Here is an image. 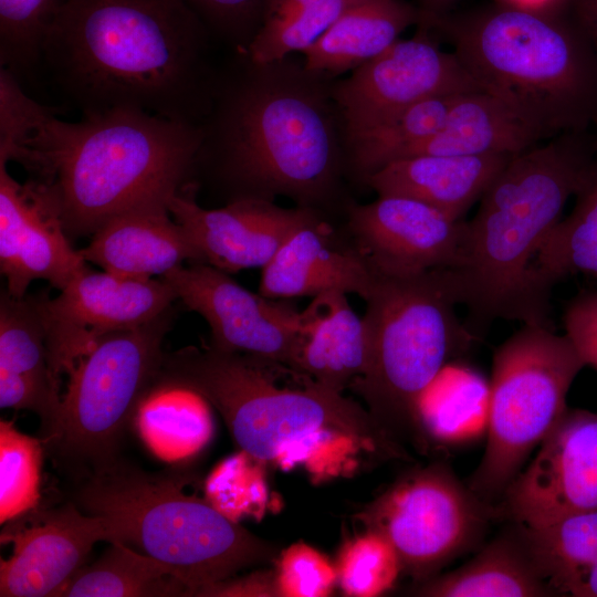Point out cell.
<instances>
[{
    "label": "cell",
    "mask_w": 597,
    "mask_h": 597,
    "mask_svg": "<svg viewBox=\"0 0 597 597\" xmlns=\"http://www.w3.org/2000/svg\"><path fill=\"white\" fill-rule=\"evenodd\" d=\"M349 227L375 271L412 275L455 264L464 220L413 198L386 195L352 207Z\"/></svg>",
    "instance_id": "19"
},
{
    "label": "cell",
    "mask_w": 597,
    "mask_h": 597,
    "mask_svg": "<svg viewBox=\"0 0 597 597\" xmlns=\"http://www.w3.org/2000/svg\"><path fill=\"white\" fill-rule=\"evenodd\" d=\"M336 583V567L325 555L305 543L292 544L279 557L274 576L279 596L325 597Z\"/></svg>",
    "instance_id": "40"
},
{
    "label": "cell",
    "mask_w": 597,
    "mask_h": 597,
    "mask_svg": "<svg viewBox=\"0 0 597 597\" xmlns=\"http://www.w3.org/2000/svg\"><path fill=\"white\" fill-rule=\"evenodd\" d=\"M447 389L434 379L413 413V441L425 449L460 448L486 436L489 385L457 370Z\"/></svg>",
    "instance_id": "27"
},
{
    "label": "cell",
    "mask_w": 597,
    "mask_h": 597,
    "mask_svg": "<svg viewBox=\"0 0 597 597\" xmlns=\"http://www.w3.org/2000/svg\"><path fill=\"white\" fill-rule=\"evenodd\" d=\"M65 0H0V65L20 83L40 66L46 33Z\"/></svg>",
    "instance_id": "35"
},
{
    "label": "cell",
    "mask_w": 597,
    "mask_h": 597,
    "mask_svg": "<svg viewBox=\"0 0 597 597\" xmlns=\"http://www.w3.org/2000/svg\"><path fill=\"white\" fill-rule=\"evenodd\" d=\"M177 300L161 277L135 279L84 272L54 298L39 296L55 378L70 373L102 336L147 324Z\"/></svg>",
    "instance_id": "13"
},
{
    "label": "cell",
    "mask_w": 597,
    "mask_h": 597,
    "mask_svg": "<svg viewBox=\"0 0 597 597\" xmlns=\"http://www.w3.org/2000/svg\"><path fill=\"white\" fill-rule=\"evenodd\" d=\"M482 544L460 567L434 575L415 590L432 597H549L557 596L536 565L521 525Z\"/></svg>",
    "instance_id": "24"
},
{
    "label": "cell",
    "mask_w": 597,
    "mask_h": 597,
    "mask_svg": "<svg viewBox=\"0 0 597 597\" xmlns=\"http://www.w3.org/2000/svg\"><path fill=\"white\" fill-rule=\"evenodd\" d=\"M585 367L569 338L524 325L493 355L486 444L468 486L495 505L566 411L568 390Z\"/></svg>",
    "instance_id": "10"
},
{
    "label": "cell",
    "mask_w": 597,
    "mask_h": 597,
    "mask_svg": "<svg viewBox=\"0 0 597 597\" xmlns=\"http://www.w3.org/2000/svg\"><path fill=\"white\" fill-rule=\"evenodd\" d=\"M102 541L112 542L104 520L72 501L7 522L1 543H11L13 549L8 559H0V596L60 597Z\"/></svg>",
    "instance_id": "16"
},
{
    "label": "cell",
    "mask_w": 597,
    "mask_h": 597,
    "mask_svg": "<svg viewBox=\"0 0 597 597\" xmlns=\"http://www.w3.org/2000/svg\"><path fill=\"white\" fill-rule=\"evenodd\" d=\"M455 1L458 0H417L416 6L423 17H429L450 12Z\"/></svg>",
    "instance_id": "44"
},
{
    "label": "cell",
    "mask_w": 597,
    "mask_h": 597,
    "mask_svg": "<svg viewBox=\"0 0 597 597\" xmlns=\"http://www.w3.org/2000/svg\"><path fill=\"white\" fill-rule=\"evenodd\" d=\"M563 323L585 366L597 370V291L575 296L565 308Z\"/></svg>",
    "instance_id": "41"
},
{
    "label": "cell",
    "mask_w": 597,
    "mask_h": 597,
    "mask_svg": "<svg viewBox=\"0 0 597 597\" xmlns=\"http://www.w3.org/2000/svg\"><path fill=\"white\" fill-rule=\"evenodd\" d=\"M171 310L136 328L102 336L69 373L56 425L42 442L75 480L119 459L140 406L157 389Z\"/></svg>",
    "instance_id": "9"
},
{
    "label": "cell",
    "mask_w": 597,
    "mask_h": 597,
    "mask_svg": "<svg viewBox=\"0 0 597 597\" xmlns=\"http://www.w3.org/2000/svg\"><path fill=\"white\" fill-rule=\"evenodd\" d=\"M214 41L245 53L270 0H187Z\"/></svg>",
    "instance_id": "39"
},
{
    "label": "cell",
    "mask_w": 597,
    "mask_h": 597,
    "mask_svg": "<svg viewBox=\"0 0 597 597\" xmlns=\"http://www.w3.org/2000/svg\"><path fill=\"white\" fill-rule=\"evenodd\" d=\"M182 475L150 473L117 460L76 480L70 501L104 520L112 542L172 567L188 596L270 559L274 548L207 499L184 492Z\"/></svg>",
    "instance_id": "7"
},
{
    "label": "cell",
    "mask_w": 597,
    "mask_h": 597,
    "mask_svg": "<svg viewBox=\"0 0 597 597\" xmlns=\"http://www.w3.org/2000/svg\"><path fill=\"white\" fill-rule=\"evenodd\" d=\"M212 40L187 0H65L40 64L82 116L134 108L199 125L219 70Z\"/></svg>",
    "instance_id": "1"
},
{
    "label": "cell",
    "mask_w": 597,
    "mask_h": 597,
    "mask_svg": "<svg viewBox=\"0 0 597 597\" xmlns=\"http://www.w3.org/2000/svg\"><path fill=\"white\" fill-rule=\"evenodd\" d=\"M513 156L415 155L386 164L366 181L378 196L413 198L463 220Z\"/></svg>",
    "instance_id": "22"
},
{
    "label": "cell",
    "mask_w": 597,
    "mask_h": 597,
    "mask_svg": "<svg viewBox=\"0 0 597 597\" xmlns=\"http://www.w3.org/2000/svg\"><path fill=\"white\" fill-rule=\"evenodd\" d=\"M495 509L530 528L597 510V412L567 408Z\"/></svg>",
    "instance_id": "14"
},
{
    "label": "cell",
    "mask_w": 597,
    "mask_h": 597,
    "mask_svg": "<svg viewBox=\"0 0 597 597\" xmlns=\"http://www.w3.org/2000/svg\"><path fill=\"white\" fill-rule=\"evenodd\" d=\"M199 125L134 108L66 122L33 101L0 135V158L20 163L54 206L69 237L170 199L195 172Z\"/></svg>",
    "instance_id": "2"
},
{
    "label": "cell",
    "mask_w": 597,
    "mask_h": 597,
    "mask_svg": "<svg viewBox=\"0 0 597 597\" xmlns=\"http://www.w3.org/2000/svg\"><path fill=\"white\" fill-rule=\"evenodd\" d=\"M575 198L573 210L557 222L532 263L533 289L548 306L553 286L565 276L597 277V163Z\"/></svg>",
    "instance_id": "29"
},
{
    "label": "cell",
    "mask_w": 597,
    "mask_h": 597,
    "mask_svg": "<svg viewBox=\"0 0 597 597\" xmlns=\"http://www.w3.org/2000/svg\"><path fill=\"white\" fill-rule=\"evenodd\" d=\"M421 19L420 9L405 0H345L332 25L302 52L303 61L335 77L386 51Z\"/></svg>",
    "instance_id": "25"
},
{
    "label": "cell",
    "mask_w": 597,
    "mask_h": 597,
    "mask_svg": "<svg viewBox=\"0 0 597 597\" xmlns=\"http://www.w3.org/2000/svg\"><path fill=\"white\" fill-rule=\"evenodd\" d=\"M280 363L217 349L166 354L159 387L196 392L221 415L241 451L284 468L303 464L315 475L354 469L358 454L405 460L407 452L358 404L308 376L280 385Z\"/></svg>",
    "instance_id": "4"
},
{
    "label": "cell",
    "mask_w": 597,
    "mask_h": 597,
    "mask_svg": "<svg viewBox=\"0 0 597 597\" xmlns=\"http://www.w3.org/2000/svg\"><path fill=\"white\" fill-rule=\"evenodd\" d=\"M335 567L337 584L345 595L353 597L386 593L402 572L394 546L380 533L368 528L343 545Z\"/></svg>",
    "instance_id": "37"
},
{
    "label": "cell",
    "mask_w": 597,
    "mask_h": 597,
    "mask_svg": "<svg viewBox=\"0 0 597 597\" xmlns=\"http://www.w3.org/2000/svg\"><path fill=\"white\" fill-rule=\"evenodd\" d=\"M0 158V270L7 292L23 297L35 280L62 291L88 271L70 242L59 212L40 186L12 178Z\"/></svg>",
    "instance_id": "18"
},
{
    "label": "cell",
    "mask_w": 597,
    "mask_h": 597,
    "mask_svg": "<svg viewBox=\"0 0 597 597\" xmlns=\"http://www.w3.org/2000/svg\"><path fill=\"white\" fill-rule=\"evenodd\" d=\"M521 527L536 565L557 596L563 584L597 564V510L537 528Z\"/></svg>",
    "instance_id": "34"
},
{
    "label": "cell",
    "mask_w": 597,
    "mask_h": 597,
    "mask_svg": "<svg viewBox=\"0 0 597 597\" xmlns=\"http://www.w3.org/2000/svg\"><path fill=\"white\" fill-rule=\"evenodd\" d=\"M558 593L559 596L597 597V564L568 579Z\"/></svg>",
    "instance_id": "43"
},
{
    "label": "cell",
    "mask_w": 597,
    "mask_h": 597,
    "mask_svg": "<svg viewBox=\"0 0 597 597\" xmlns=\"http://www.w3.org/2000/svg\"><path fill=\"white\" fill-rule=\"evenodd\" d=\"M333 77L290 56L259 63L232 53L199 124L196 166L213 164L239 191L234 199L283 195L306 205L323 197L346 145Z\"/></svg>",
    "instance_id": "3"
},
{
    "label": "cell",
    "mask_w": 597,
    "mask_h": 597,
    "mask_svg": "<svg viewBox=\"0 0 597 597\" xmlns=\"http://www.w3.org/2000/svg\"><path fill=\"white\" fill-rule=\"evenodd\" d=\"M540 143L597 128V56L565 13L495 1L421 19ZM418 24V25H419Z\"/></svg>",
    "instance_id": "6"
},
{
    "label": "cell",
    "mask_w": 597,
    "mask_h": 597,
    "mask_svg": "<svg viewBox=\"0 0 597 597\" xmlns=\"http://www.w3.org/2000/svg\"><path fill=\"white\" fill-rule=\"evenodd\" d=\"M376 271L362 253L343 251L318 220L296 229L262 268L259 293L273 300L327 292L370 293Z\"/></svg>",
    "instance_id": "21"
},
{
    "label": "cell",
    "mask_w": 597,
    "mask_h": 597,
    "mask_svg": "<svg viewBox=\"0 0 597 597\" xmlns=\"http://www.w3.org/2000/svg\"><path fill=\"white\" fill-rule=\"evenodd\" d=\"M460 94L429 97L409 107L395 119L347 138L346 148L350 163L367 178L386 164L404 157L411 147L442 127Z\"/></svg>",
    "instance_id": "31"
},
{
    "label": "cell",
    "mask_w": 597,
    "mask_h": 597,
    "mask_svg": "<svg viewBox=\"0 0 597 597\" xmlns=\"http://www.w3.org/2000/svg\"><path fill=\"white\" fill-rule=\"evenodd\" d=\"M344 4L345 0H270L245 53L259 63L302 53L332 25Z\"/></svg>",
    "instance_id": "33"
},
{
    "label": "cell",
    "mask_w": 597,
    "mask_h": 597,
    "mask_svg": "<svg viewBox=\"0 0 597 597\" xmlns=\"http://www.w3.org/2000/svg\"><path fill=\"white\" fill-rule=\"evenodd\" d=\"M261 461L241 451L226 459L210 474L207 500L233 521L262 514L268 501Z\"/></svg>",
    "instance_id": "38"
},
{
    "label": "cell",
    "mask_w": 597,
    "mask_h": 597,
    "mask_svg": "<svg viewBox=\"0 0 597 597\" xmlns=\"http://www.w3.org/2000/svg\"><path fill=\"white\" fill-rule=\"evenodd\" d=\"M494 519L495 505L441 462L405 473L363 513L367 528L394 546L402 572L419 582L479 548Z\"/></svg>",
    "instance_id": "11"
},
{
    "label": "cell",
    "mask_w": 597,
    "mask_h": 597,
    "mask_svg": "<svg viewBox=\"0 0 597 597\" xmlns=\"http://www.w3.org/2000/svg\"><path fill=\"white\" fill-rule=\"evenodd\" d=\"M417 25L343 80L334 81L333 98L347 138L384 125L415 104L437 95L482 91L457 55Z\"/></svg>",
    "instance_id": "12"
},
{
    "label": "cell",
    "mask_w": 597,
    "mask_h": 597,
    "mask_svg": "<svg viewBox=\"0 0 597 597\" xmlns=\"http://www.w3.org/2000/svg\"><path fill=\"white\" fill-rule=\"evenodd\" d=\"M365 301L369 360L350 388L395 440L413 441L420 396L475 337L457 317L458 303L441 270L412 275L376 271Z\"/></svg>",
    "instance_id": "8"
},
{
    "label": "cell",
    "mask_w": 597,
    "mask_h": 597,
    "mask_svg": "<svg viewBox=\"0 0 597 597\" xmlns=\"http://www.w3.org/2000/svg\"><path fill=\"white\" fill-rule=\"evenodd\" d=\"M563 9L597 56V0H565Z\"/></svg>",
    "instance_id": "42"
},
{
    "label": "cell",
    "mask_w": 597,
    "mask_h": 597,
    "mask_svg": "<svg viewBox=\"0 0 597 597\" xmlns=\"http://www.w3.org/2000/svg\"><path fill=\"white\" fill-rule=\"evenodd\" d=\"M90 566H83L60 597H176L189 588L169 565L114 542Z\"/></svg>",
    "instance_id": "28"
},
{
    "label": "cell",
    "mask_w": 597,
    "mask_h": 597,
    "mask_svg": "<svg viewBox=\"0 0 597 597\" xmlns=\"http://www.w3.org/2000/svg\"><path fill=\"white\" fill-rule=\"evenodd\" d=\"M596 163V130L564 133L514 155L485 190L455 264L441 270L475 338L499 318L548 326L532 263Z\"/></svg>",
    "instance_id": "5"
},
{
    "label": "cell",
    "mask_w": 597,
    "mask_h": 597,
    "mask_svg": "<svg viewBox=\"0 0 597 597\" xmlns=\"http://www.w3.org/2000/svg\"><path fill=\"white\" fill-rule=\"evenodd\" d=\"M168 202L149 200L113 217L78 250L81 255L103 271L135 279L160 277L185 261L200 262Z\"/></svg>",
    "instance_id": "20"
},
{
    "label": "cell",
    "mask_w": 597,
    "mask_h": 597,
    "mask_svg": "<svg viewBox=\"0 0 597 597\" xmlns=\"http://www.w3.org/2000/svg\"><path fill=\"white\" fill-rule=\"evenodd\" d=\"M43 442L0 421V522L36 509L40 501Z\"/></svg>",
    "instance_id": "36"
},
{
    "label": "cell",
    "mask_w": 597,
    "mask_h": 597,
    "mask_svg": "<svg viewBox=\"0 0 597 597\" xmlns=\"http://www.w3.org/2000/svg\"><path fill=\"white\" fill-rule=\"evenodd\" d=\"M160 277L169 283L177 300L206 320L212 347L292 368L301 312L250 292L227 272L207 263L181 265Z\"/></svg>",
    "instance_id": "15"
},
{
    "label": "cell",
    "mask_w": 597,
    "mask_h": 597,
    "mask_svg": "<svg viewBox=\"0 0 597 597\" xmlns=\"http://www.w3.org/2000/svg\"><path fill=\"white\" fill-rule=\"evenodd\" d=\"M596 134H597V128H596Z\"/></svg>",
    "instance_id": "46"
},
{
    "label": "cell",
    "mask_w": 597,
    "mask_h": 597,
    "mask_svg": "<svg viewBox=\"0 0 597 597\" xmlns=\"http://www.w3.org/2000/svg\"><path fill=\"white\" fill-rule=\"evenodd\" d=\"M168 207L200 262L227 273L264 268L290 234L318 220L308 207L283 208L252 197L207 209L197 203L190 184L171 196Z\"/></svg>",
    "instance_id": "17"
},
{
    "label": "cell",
    "mask_w": 597,
    "mask_h": 597,
    "mask_svg": "<svg viewBox=\"0 0 597 597\" xmlns=\"http://www.w3.org/2000/svg\"><path fill=\"white\" fill-rule=\"evenodd\" d=\"M369 360L368 333L347 294L314 296L301 312V326L292 368L321 386L342 392L360 378Z\"/></svg>",
    "instance_id": "23"
},
{
    "label": "cell",
    "mask_w": 597,
    "mask_h": 597,
    "mask_svg": "<svg viewBox=\"0 0 597 597\" xmlns=\"http://www.w3.org/2000/svg\"><path fill=\"white\" fill-rule=\"evenodd\" d=\"M537 144L533 132L501 101L484 91H471L458 95L442 127L404 157L516 155Z\"/></svg>",
    "instance_id": "26"
},
{
    "label": "cell",
    "mask_w": 597,
    "mask_h": 597,
    "mask_svg": "<svg viewBox=\"0 0 597 597\" xmlns=\"http://www.w3.org/2000/svg\"><path fill=\"white\" fill-rule=\"evenodd\" d=\"M501 3L532 8V9H557L561 8L565 0H495Z\"/></svg>",
    "instance_id": "45"
},
{
    "label": "cell",
    "mask_w": 597,
    "mask_h": 597,
    "mask_svg": "<svg viewBox=\"0 0 597 597\" xmlns=\"http://www.w3.org/2000/svg\"><path fill=\"white\" fill-rule=\"evenodd\" d=\"M0 376L21 380L53 401L61 402L60 381L50 363L46 331L39 296L0 300Z\"/></svg>",
    "instance_id": "30"
},
{
    "label": "cell",
    "mask_w": 597,
    "mask_h": 597,
    "mask_svg": "<svg viewBox=\"0 0 597 597\" xmlns=\"http://www.w3.org/2000/svg\"><path fill=\"white\" fill-rule=\"evenodd\" d=\"M176 388L174 397L149 396L140 406L136 422L147 446L166 460L187 458L210 439L212 422L206 400L193 391Z\"/></svg>",
    "instance_id": "32"
}]
</instances>
